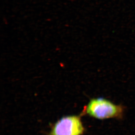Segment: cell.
Segmentation results:
<instances>
[{
    "mask_svg": "<svg viewBox=\"0 0 135 135\" xmlns=\"http://www.w3.org/2000/svg\"><path fill=\"white\" fill-rule=\"evenodd\" d=\"M80 117L70 115L62 118L57 121L49 135H82L84 132Z\"/></svg>",
    "mask_w": 135,
    "mask_h": 135,
    "instance_id": "7a4b0ae2",
    "label": "cell"
},
{
    "mask_svg": "<svg viewBox=\"0 0 135 135\" xmlns=\"http://www.w3.org/2000/svg\"><path fill=\"white\" fill-rule=\"evenodd\" d=\"M84 112L90 117L103 120L109 119H122L124 108L122 105H115L105 98H93L90 100Z\"/></svg>",
    "mask_w": 135,
    "mask_h": 135,
    "instance_id": "6da1fadb",
    "label": "cell"
}]
</instances>
